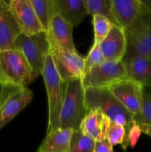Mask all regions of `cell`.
I'll list each match as a JSON object with an SVG mask.
<instances>
[{"label":"cell","instance_id":"cell-3","mask_svg":"<svg viewBox=\"0 0 151 152\" xmlns=\"http://www.w3.org/2000/svg\"><path fill=\"white\" fill-rule=\"evenodd\" d=\"M124 31L127 47L123 60L135 56L151 59V9L142 4L135 20Z\"/></svg>","mask_w":151,"mask_h":152},{"label":"cell","instance_id":"cell-2","mask_svg":"<svg viewBox=\"0 0 151 152\" xmlns=\"http://www.w3.org/2000/svg\"><path fill=\"white\" fill-rule=\"evenodd\" d=\"M87 114L85 94L81 79L65 83V91L59 116V128L79 130L81 121Z\"/></svg>","mask_w":151,"mask_h":152},{"label":"cell","instance_id":"cell-16","mask_svg":"<svg viewBox=\"0 0 151 152\" xmlns=\"http://www.w3.org/2000/svg\"><path fill=\"white\" fill-rule=\"evenodd\" d=\"M122 61L126 65L127 79L136 82L144 88H151V59L135 56Z\"/></svg>","mask_w":151,"mask_h":152},{"label":"cell","instance_id":"cell-21","mask_svg":"<svg viewBox=\"0 0 151 152\" xmlns=\"http://www.w3.org/2000/svg\"><path fill=\"white\" fill-rule=\"evenodd\" d=\"M31 2L46 32L53 16L59 13L54 0H31Z\"/></svg>","mask_w":151,"mask_h":152},{"label":"cell","instance_id":"cell-6","mask_svg":"<svg viewBox=\"0 0 151 152\" xmlns=\"http://www.w3.org/2000/svg\"><path fill=\"white\" fill-rule=\"evenodd\" d=\"M50 47L46 32L32 36L20 34L13 45V48L23 53L36 78L41 74Z\"/></svg>","mask_w":151,"mask_h":152},{"label":"cell","instance_id":"cell-28","mask_svg":"<svg viewBox=\"0 0 151 152\" xmlns=\"http://www.w3.org/2000/svg\"><path fill=\"white\" fill-rule=\"evenodd\" d=\"M93 152H113V146L108 142L107 139L101 141H96Z\"/></svg>","mask_w":151,"mask_h":152},{"label":"cell","instance_id":"cell-23","mask_svg":"<svg viewBox=\"0 0 151 152\" xmlns=\"http://www.w3.org/2000/svg\"><path fill=\"white\" fill-rule=\"evenodd\" d=\"M95 141L83 134L79 130L73 132L69 152H93Z\"/></svg>","mask_w":151,"mask_h":152},{"label":"cell","instance_id":"cell-24","mask_svg":"<svg viewBox=\"0 0 151 152\" xmlns=\"http://www.w3.org/2000/svg\"><path fill=\"white\" fill-rule=\"evenodd\" d=\"M93 24L94 28V43L100 44L107 36L113 24L107 19L99 15L93 16Z\"/></svg>","mask_w":151,"mask_h":152},{"label":"cell","instance_id":"cell-14","mask_svg":"<svg viewBox=\"0 0 151 152\" xmlns=\"http://www.w3.org/2000/svg\"><path fill=\"white\" fill-rule=\"evenodd\" d=\"M73 28L59 13H56L50 20L48 29L46 31L50 45L76 51L73 39Z\"/></svg>","mask_w":151,"mask_h":152},{"label":"cell","instance_id":"cell-5","mask_svg":"<svg viewBox=\"0 0 151 152\" xmlns=\"http://www.w3.org/2000/svg\"><path fill=\"white\" fill-rule=\"evenodd\" d=\"M41 75L48 99V128L47 132L59 128V116L65 91V83L56 71L50 53L47 56Z\"/></svg>","mask_w":151,"mask_h":152},{"label":"cell","instance_id":"cell-1","mask_svg":"<svg viewBox=\"0 0 151 152\" xmlns=\"http://www.w3.org/2000/svg\"><path fill=\"white\" fill-rule=\"evenodd\" d=\"M84 94L87 111L93 108H100L111 121L124 126L126 130L127 142L128 145L129 132L136 123L133 114L107 88H84Z\"/></svg>","mask_w":151,"mask_h":152},{"label":"cell","instance_id":"cell-12","mask_svg":"<svg viewBox=\"0 0 151 152\" xmlns=\"http://www.w3.org/2000/svg\"><path fill=\"white\" fill-rule=\"evenodd\" d=\"M110 120L100 108H93L87 111L81 121L79 131L87 137L96 141L107 139Z\"/></svg>","mask_w":151,"mask_h":152},{"label":"cell","instance_id":"cell-19","mask_svg":"<svg viewBox=\"0 0 151 152\" xmlns=\"http://www.w3.org/2000/svg\"><path fill=\"white\" fill-rule=\"evenodd\" d=\"M112 4L115 19L123 29L135 20L142 6L140 0H112Z\"/></svg>","mask_w":151,"mask_h":152},{"label":"cell","instance_id":"cell-32","mask_svg":"<svg viewBox=\"0 0 151 152\" xmlns=\"http://www.w3.org/2000/svg\"><path fill=\"white\" fill-rule=\"evenodd\" d=\"M0 88H1V86H0Z\"/></svg>","mask_w":151,"mask_h":152},{"label":"cell","instance_id":"cell-18","mask_svg":"<svg viewBox=\"0 0 151 152\" xmlns=\"http://www.w3.org/2000/svg\"><path fill=\"white\" fill-rule=\"evenodd\" d=\"M58 13L73 28L78 26L89 14L84 0H54Z\"/></svg>","mask_w":151,"mask_h":152},{"label":"cell","instance_id":"cell-25","mask_svg":"<svg viewBox=\"0 0 151 152\" xmlns=\"http://www.w3.org/2000/svg\"><path fill=\"white\" fill-rule=\"evenodd\" d=\"M144 99L140 114L134 116L137 124L151 126V88H144Z\"/></svg>","mask_w":151,"mask_h":152},{"label":"cell","instance_id":"cell-4","mask_svg":"<svg viewBox=\"0 0 151 152\" xmlns=\"http://www.w3.org/2000/svg\"><path fill=\"white\" fill-rule=\"evenodd\" d=\"M36 79L22 52L14 48L0 51V86L26 87Z\"/></svg>","mask_w":151,"mask_h":152},{"label":"cell","instance_id":"cell-17","mask_svg":"<svg viewBox=\"0 0 151 152\" xmlns=\"http://www.w3.org/2000/svg\"><path fill=\"white\" fill-rule=\"evenodd\" d=\"M74 131L72 129H58L47 132L38 148L41 152H69Z\"/></svg>","mask_w":151,"mask_h":152},{"label":"cell","instance_id":"cell-29","mask_svg":"<svg viewBox=\"0 0 151 152\" xmlns=\"http://www.w3.org/2000/svg\"><path fill=\"white\" fill-rule=\"evenodd\" d=\"M139 126L141 131L142 133H144L145 134L148 135L151 137V126H147V125H142V124H138Z\"/></svg>","mask_w":151,"mask_h":152},{"label":"cell","instance_id":"cell-26","mask_svg":"<svg viewBox=\"0 0 151 152\" xmlns=\"http://www.w3.org/2000/svg\"><path fill=\"white\" fill-rule=\"evenodd\" d=\"M105 61V57H104L102 50H101L100 45L99 44L94 43L89 53L87 54V56L84 58L83 76L85 75L93 68L100 65Z\"/></svg>","mask_w":151,"mask_h":152},{"label":"cell","instance_id":"cell-10","mask_svg":"<svg viewBox=\"0 0 151 152\" xmlns=\"http://www.w3.org/2000/svg\"><path fill=\"white\" fill-rule=\"evenodd\" d=\"M108 89L133 117L140 114L144 99L143 86L127 78L113 83Z\"/></svg>","mask_w":151,"mask_h":152},{"label":"cell","instance_id":"cell-11","mask_svg":"<svg viewBox=\"0 0 151 152\" xmlns=\"http://www.w3.org/2000/svg\"><path fill=\"white\" fill-rule=\"evenodd\" d=\"M22 34L32 36L45 32L40 22L31 0H10L7 1Z\"/></svg>","mask_w":151,"mask_h":152},{"label":"cell","instance_id":"cell-13","mask_svg":"<svg viewBox=\"0 0 151 152\" xmlns=\"http://www.w3.org/2000/svg\"><path fill=\"white\" fill-rule=\"evenodd\" d=\"M105 61H122L127 53V39L122 28L113 25L109 34L99 44Z\"/></svg>","mask_w":151,"mask_h":152},{"label":"cell","instance_id":"cell-8","mask_svg":"<svg viewBox=\"0 0 151 152\" xmlns=\"http://www.w3.org/2000/svg\"><path fill=\"white\" fill-rule=\"evenodd\" d=\"M127 78V68L123 61H105L83 76L81 83L84 88H108L113 83Z\"/></svg>","mask_w":151,"mask_h":152},{"label":"cell","instance_id":"cell-31","mask_svg":"<svg viewBox=\"0 0 151 152\" xmlns=\"http://www.w3.org/2000/svg\"><path fill=\"white\" fill-rule=\"evenodd\" d=\"M36 152H41V151H39V150H38V151H37Z\"/></svg>","mask_w":151,"mask_h":152},{"label":"cell","instance_id":"cell-27","mask_svg":"<svg viewBox=\"0 0 151 152\" xmlns=\"http://www.w3.org/2000/svg\"><path fill=\"white\" fill-rule=\"evenodd\" d=\"M142 131H141L139 126L136 123L133 127L130 129L128 134V145L129 146L134 147L140 137Z\"/></svg>","mask_w":151,"mask_h":152},{"label":"cell","instance_id":"cell-15","mask_svg":"<svg viewBox=\"0 0 151 152\" xmlns=\"http://www.w3.org/2000/svg\"><path fill=\"white\" fill-rule=\"evenodd\" d=\"M20 34L7 1L0 0V51L13 49L15 40Z\"/></svg>","mask_w":151,"mask_h":152},{"label":"cell","instance_id":"cell-20","mask_svg":"<svg viewBox=\"0 0 151 152\" xmlns=\"http://www.w3.org/2000/svg\"><path fill=\"white\" fill-rule=\"evenodd\" d=\"M84 3L89 14L102 16L109 19L114 25L119 26L113 8L112 0H84Z\"/></svg>","mask_w":151,"mask_h":152},{"label":"cell","instance_id":"cell-9","mask_svg":"<svg viewBox=\"0 0 151 152\" xmlns=\"http://www.w3.org/2000/svg\"><path fill=\"white\" fill-rule=\"evenodd\" d=\"M50 53L55 67L64 83L82 78L84 58L77 51H71L50 45Z\"/></svg>","mask_w":151,"mask_h":152},{"label":"cell","instance_id":"cell-30","mask_svg":"<svg viewBox=\"0 0 151 152\" xmlns=\"http://www.w3.org/2000/svg\"><path fill=\"white\" fill-rule=\"evenodd\" d=\"M142 3L151 9V0H141Z\"/></svg>","mask_w":151,"mask_h":152},{"label":"cell","instance_id":"cell-22","mask_svg":"<svg viewBox=\"0 0 151 152\" xmlns=\"http://www.w3.org/2000/svg\"><path fill=\"white\" fill-rule=\"evenodd\" d=\"M107 139L113 147L114 145H121L124 151H126L128 147L127 142V134L124 127L111 120L108 128Z\"/></svg>","mask_w":151,"mask_h":152},{"label":"cell","instance_id":"cell-7","mask_svg":"<svg viewBox=\"0 0 151 152\" xmlns=\"http://www.w3.org/2000/svg\"><path fill=\"white\" fill-rule=\"evenodd\" d=\"M33 94L27 87L1 86L0 130L31 102Z\"/></svg>","mask_w":151,"mask_h":152}]
</instances>
